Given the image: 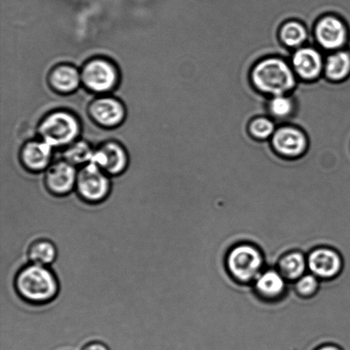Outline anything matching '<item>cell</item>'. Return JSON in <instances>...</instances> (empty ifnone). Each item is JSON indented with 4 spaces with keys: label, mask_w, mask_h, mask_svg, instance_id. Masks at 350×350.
I'll use <instances>...</instances> for the list:
<instances>
[{
    "label": "cell",
    "mask_w": 350,
    "mask_h": 350,
    "mask_svg": "<svg viewBox=\"0 0 350 350\" xmlns=\"http://www.w3.org/2000/svg\"><path fill=\"white\" fill-rule=\"evenodd\" d=\"M16 293L27 303L43 305L51 303L59 293V282L49 267L29 263L16 274Z\"/></svg>",
    "instance_id": "6da1fadb"
},
{
    "label": "cell",
    "mask_w": 350,
    "mask_h": 350,
    "mask_svg": "<svg viewBox=\"0 0 350 350\" xmlns=\"http://www.w3.org/2000/svg\"><path fill=\"white\" fill-rule=\"evenodd\" d=\"M226 267L237 282L253 284L266 269L265 258L258 247L243 243L232 247L226 256Z\"/></svg>",
    "instance_id": "7a4b0ae2"
},
{
    "label": "cell",
    "mask_w": 350,
    "mask_h": 350,
    "mask_svg": "<svg viewBox=\"0 0 350 350\" xmlns=\"http://www.w3.org/2000/svg\"><path fill=\"white\" fill-rule=\"evenodd\" d=\"M38 133L40 139L53 148L68 147L77 142L81 133V124L77 116L71 112L56 111L43 118Z\"/></svg>",
    "instance_id": "3957f363"
},
{
    "label": "cell",
    "mask_w": 350,
    "mask_h": 350,
    "mask_svg": "<svg viewBox=\"0 0 350 350\" xmlns=\"http://www.w3.org/2000/svg\"><path fill=\"white\" fill-rule=\"evenodd\" d=\"M254 83L260 91L275 96L293 89L295 78L291 68L280 59H267L257 64L253 71Z\"/></svg>",
    "instance_id": "277c9868"
},
{
    "label": "cell",
    "mask_w": 350,
    "mask_h": 350,
    "mask_svg": "<svg viewBox=\"0 0 350 350\" xmlns=\"http://www.w3.org/2000/svg\"><path fill=\"white\" fill-rule=\"evenodd\" d=\"M75 191L79 197L88 204H100L111 193L109 175L94 163L85 164L78 171Z\"/></svg>",
    "instance_id": "5b68a950"
},
{
    "label": "cell",
    "mask_w": 350,
    "mask_h": 350,
    "mask_svg": "<svg viewBox=\"0 0 350 350\" xmlns=\"http://www.w3.org/2000/svg\"><path fill=\"white\" fill-rule=\"evenodd\" d=\"M81 83L88 90L106 94L118 87L119 71L114 63L103 57H95L84 64L81 71Z\"/></svg>",
    "instance_id": "8992f818"
},
{
    "label": "cell",
    "mask_w": 350,
    "mask_h": 350,
    "mask_svg": "<svg viewBox=\"0 0 350 350\" xmlns=\"http://www.w3.org/2000/svg\"><path fill=\"white\" fill-rule=\"evenodd\" d=\"M308 269L321 280H331L340 275L344 260L340 253L327 246L319 247L307 256Z\"/></svg>",
    "instance_id": "52a82bcc"
},
{
    "label": "cell",
    "mask_w": 350,
    "mask_h": 350,
    "mask_svg": "<svg viewBox=\"0 0 350 350\" xmlns=\"http://www.w3.org/2000/svg\"><path fill=\"white\" fill-rule=\"evenodd\" d=\"M78 171L64 159L51 164L44 174V185L51 194L64 197L71 193L77 185Z\"/></svg>",
    "instance_id": "ba28073f"
},
{
    "label": "cell",
    "mask_w": 350,
    "mask_h": 350,
    "mask_svg": "<svg viewBox=\"0 0 350 350\" xmlns=\"http://www.w3.org/2000/svg\"><path fill=\"white\" fill-rule=\"evenodd\" d=\"M89 115L98 125L106 129L116 128L124 122L126 109L118 98L103 96L89 105Z\"/></svg>",
    "instance_id": "9c48e42d"
},
{
    "label": "cell",
    "mask_w": 350,
    "mask_h": 350,
    "mask_svg": "<svg viewBox=\"0 0 350 350\" xmlns=\"http://www.w3.org/2000/svg\"><path fill=\"white\" fill-rule=\"evenodd\" d=\"M92 163H94L109 176H116L124 172L128 167L129 156L121 144L108 142L95 150Z\"/></svg>",
    "instance_id": "30bf717a"
},
{
    "label": "cell",
    "mask_w": 350,
    "mask_h": 350,
    "mask_svg": "<svg viewBox=\"0 0 350 350\" xmlns=\"http://www.w3.org/2000/svg\"><path fill=\"white\" fill-rule=\"evenodd\" d=\"M253 286L263 300L277 301L286 296L289 283L277 269H265L257 277Z\"/></svg>",
    "instance_id": "8fae6325"
},
{
    "label": "cell",
    "mask_w": 350,
    "mask_h": 350,
    "mask_svg": "<svg viewBox=\"0 0 350 350\" xmlns=\"http://www.w3.org/2000/svg\"><path fill=\"white\" fill-rule=\"evenodd\" d=\"M53 147L44 140H32L23 146L20 160L27 170L33 173L46 171L51 165Z\"/></svg>",
    "instance_id": "7c38bea8"
},
{
    "label": "cell",
    "mask_w": 350,
    "mask_h": 350,
    "mask_svg": "<svg viewBox=\"0 0 350 350\" xmlns=\"http://www.w3.org/2000/svg\"><path fill=\"white\" fill-rule=\"evenodd\" d=\"M317 37L325 49H338L347 41V27L338 17L327 16L317 23Z\"/></svg>",
    "instance_id": "4fadbf2b"
},
{
    "label": "cell",
    "mask_w": 350,
    "mask_h": 350,
    "mask_svg": "<svg viewBox=\"0 0 350 350\" xmlns=\"http://www.w3.org/2000/svg\"><path fill=\"white\" fill-rule=\"evenodd\" d=\"M48 82L54 91L62 94H72L81 83V75L78 68L70 64H60L50 72Z\"/></svg>",
    "instance_id": "5bb4252c"
},
{
    "label": "cell",
    "mask_w": 350,
    "mask_h": 350,
    "mask_svg": "<svg viewBox=\"0 0 350 350\" xmlns=\"http://www.w3.org/2000/svg\"><path fill=\"white\" fill-rule=\"evenodd\" d=\"M273 146L284 156L294 157L301 155L306 148L304 133L293 128H283L273 136Z\"/></svg>",
    "instance_id": "9a60e30c"
},
{
    "label": "cell",
    "mask_w": 350,
    "mask_h": 350,
    "mask_svg": "<svg viewBox=\"0 0 350 350\" xmlns=\"http://www.w3.org/2000/svg\"><path fill=\"white\" fill-rule=\"evenodd\" d=\"M295 70L300 77L312 80L321 74L322 58L317 51L312 48L298 50L293 57Z\"/></svg>",
    "instance_id": "2e32d148"
},
{
    "label": "cell",
    "mask_w": 350,
    "mask_h": 350,
    "mask_svg": "<svg viewBox=\"0 0 350 350\" xmlns=\"http://www.w3.org/2000/svg\"><path fill=\"white\" fill-rule=\"evenodd\" d=\"M277 269L288 283L296 282L308 269L307 255L298 250L288 252L281 257Z\"/></svg>",
    "instance_id": "e0dca14e"
},
{
    "label": "cell",
    "mask_w": 350,
    "mask_h": 350,
    "mask_svg": "<svg viewBox=\"0 0 350 350\" xmlns=\"http://www.w3.org/2000/svg\"><path fill=\"white\" fill-rule=\"evenodd\" d=\"M57 254L54 242L47 239H39L31 243L27 255L30 263L49 267L57 260Z\"/></svg>",
    "instance_id": "ac0fdd59"
},
{
    "label": "cell",
    "mask_w": 350,
    "mask_h": 350,
    "mask_svg": "<svg viewBox=\"0 0 350 350\" xmlns=\"http://www.w3.org/2000/svg\"><path fill=\"white\" fill-rule=\"evenodd\" d=\"M94 152L90 144L80 140L67 147L64 152V159L74 166H84L92 163Z\"/></svg>",
    "instance_id": "d6986e66"
},
{
    "label": "cell",
    "mask_w": 350,
    "mask_h": 350,
    "mask_svg": "<svg viewBox=\"0 0 350 350\" xmlns=\"http://www.w3.org/2000/svg\"><path fill=\"white\" fill-rule=\"evenodd\" d=\"M325 72L332 80H345L350 75V54L347 51H339L332 55L325 65Z\"/></svg>",
    "instance_id": "ffe728a7"
},
{
    "label": "cell",
    "mask_w": 350,
    "mask_h": 350,
    "mask_svg": "<svg viewBox=\"0 0 350 350\" xmlns=\"http://www.w3.org/2000/svg\"><path fill=\"white\" fill-rule=\"evenodd\" d=\"M281 39L287 46L295 47L300 46L306 40L307 33L304 27L297 22L284 24L281 29Z\"/></svg>",
    "instance_id": "44dd1931"
},
{
    "label": "cell",
    "mask_w": 350,
    "mask_h": 350,
    "mask_svg": "<svg viewBox=\"0 0 350 350\" xmlns=\"http://www.w3.org/2000/svg\"><path fill=\"white\" fill-rule=\"evenodd\" d=\"M321 280L314 274L305 273L296 282L293 283L295 291L304 298H311L320 291Z\"/></svg>",
    "instance_id": "7402d4cb"
},
{
    "label": "cell",
    "mask_w": 350,
    "mask_h": 350,
    "mask_svg": "<svg viewBox=\"0 0 350 350\" xmlns=\"http://www.w3.org/2000/svg\"><path fill=\"white\" fill-rule=\"evenodd\" d=\"M293 109V102L283 95L276 96L270 103V111L277 118H286L291 114Z\"/></svg>",
    "instance_id": "603a6c76"
},
{
    "label": "cell",
    "mask_w": 350,
    "mask_h": 350,
    "mask_svg": "<svg viewBox=\"0 0 350 350\" xmlns=\"http://www.w3.org/2000/svg\"><path fill=\"white\" fill-rule=\"evenodd\" d=\"M274 131L273 123L265 118L256 119L250 125V132L256 138L266 139Z\"/></svg>",
    "instance_id": "cb8c5ba5"
},
{
    "label": "cell",
    "mask_w": 350,
    "mask_h": 350,
    "mask_svg": "<svg viewBox=\"0 0 350 350\" xmlns=\"http://www.w3.org/2000/svg\"><path fill=\"white\" fill-rule=\"evenodd\" d=\"M81 350H111L109 346L100 341H92L85 344Z\"/></svg>",
    "instance_id": "d4e9b609"
},
{
    "label": "cell",
    "mask_w": 350,
    "mask_h": 350,
    "mask_svg": "<svg viewBox=\"0 0 350 350\" xmlns=\"http://www.w3.org/2000/svg\"><path fill=\"white\" fill-rule=\"evenodd\" d=\"M314 350H345L341 348L340 346L336 345L334 344H327L320 346L317 349Z\"/></svg>",
    "instance_id": "484cf974"
}]
</instances>
